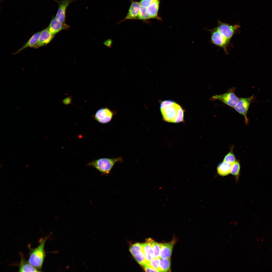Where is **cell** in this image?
I'll use <instances>...</instances> for the list:
<instances>
[{
	"instance_id": "obj_1",
	"label": "cell",
	"mask_w": 272,
	"mask_h": 272,
	"mask_svg": "<svg viewBox=\"0 0 272 272\" xmlns=\"http://www.w3.org/2000/svg\"><path fill=\"white\" fill-rule=\"evenodd\" d=\"M160 110L163 120L165 121L176 123L184 121V110L173 100H166L162 101Z\"/></svg>"
},
{
	"instance_id": "obj_2",
	"label": "cell",
	"mask_w": 272,
	"mask_h": 272,
	"mask_svg": "<svg viewBox=\"0 0 272 272\" xmlns=\"http://www.w3.org/2000/svg\"><path fill=\"white\" fill-rule=\"evenodd\" d=\"M48 238L47 236L42 239L38 246L35 248H32L28 246L29 252L28 261L32 266L41 271L46 256L45 245Z\"/></svg>"
},
{
	"instance_id": "obj_3",
	"label": "cell",
	"mask_w": 272,
	"mask_h": 272,
	"mask_svg": "<svg viewBox=\"0 0 272 272\" xmlns=\"http://www.w3.org/2000/svg\"><path fill=\"white\" fill-rule=\"evenodd\" d=\"M123 161V159L121 157L113 158H102L92 161L88 165L94 168L101 174L107 175L110 173L115 163Z\"/></svg>"
},
{
	"instance_id": "obj_4",
	"label": "cell",
	"mask_w": 272,
	"mask_h": 272,
	"mask_svg": "<svg viewBox=\"0 0 272 272\" xmlns=\"http://www.w3.org/2000/svg\"><path fill=\"white\" fill-rule=\"evenodd\" d=\"M235 88L229 89L226 92L220 95H215L210 99L211 100H218L229 106L233 108L236 105L239 98L234 92Z\"/></svg>"
},
{
	"instance_id": "obj_5",
	"label": "cell",
	"mask_w": 272,
	"mask_h": 272,
	"mask_svg": "<svg viewBox=\"0 0 272 272\" xmlns=\"http://www.w3.org/2000/svg\"><path fill=\"white\" fill-rule=\"evenodd\" d=\"M254 96L253 95L249 97L239 98L236 105L233 108L235 110L244 117L245 122L246 124H248L249 121L247 114Z\"/></svg>"
},
{
	"instance_id": "obj_6",
	"label": "cell",
	"mask_w": 272,
	"mask_h": 272,
	"mask_svg": "<svg viewBox=\"0 0 272 272\" xmlns=\"http://www.w3.org/2000/svg\"><path fill=\"white\" fill-rule=\"evenodd\" d=\"M240 27L238 24L231 25L218 20L217 29L226 39L230 41Z\"/></svg>"
},
{
	"instance_id": "obj_7",
	"label": "cell",
	"mask_w": 272,
	"mask_h": 272,
	"mask_svg": "<svg viewBox=\"0 0 272 272\" xmlns=\"http://www.w3.org/2000/svg\"><path fill=\"white\" fill-rule=\"evenodd\" d=\"M116 113L107 107L98 109L94 116L95 119L99 123L105 124L110 122Z\"/></svg>"
},
{
	"instance_id": "obj_8",
	"label": "cell",
	"mask_w": 272,
	"mask_h": 272,
	"mask_svg": "<svg viewBox=\"0 0 272 272\" xmlns=\"http://www.w3.org/2000/svg\"><path fill=\"white\" fill-rule=\"evenodd\" d=\"M210 31L211 42L215 45L226 50L230 41L220 32L216 27Z\"/></svg>"
},
{
	"instance_id": "obj_9",
	"label": "cell",
	"mask_w": 272,
	"mask_h": 272,
	"mask_svg": "<svg viewBox=\"0 0 272 272\" xmlns=\"http://www.w3.org/2000/svg\"><path fill=\"white\" fill-rule=\"evenodd\" d=\"M56 1L58 4V8L55 17L60 22L65 23L66 9L70 4L74 1V0H61Z\"/></svg>"
},
{
	"instance_id": "obj_10",
	"label": "cell",
	"mask_w": 272,
	"mask_h": 272,
	"mask_svg": "<svg viewBox=\"0 0 272 272\" xmlns=\"http://www.w3.org/2000/svg\"><path fill=\"white\" fill-rule=\"evenodd\" d=\"M69 27L65 23L61 22L53 17L47 28L51 33L55 35L61 30L68 29Z\"/></svg>"
},
{
	"instance_id": "obj_11",
	"label": "cell",
	"mask_w": 272,
	"mask_h": 272,
	"mask_svg": "<svg viewBox=\"0 0 272 272\" xmlns=\"http://www.w3.org/2000/svg\"><path fill=\"white\" fill-rule=\"evenodd\" d=\"M54 36L55 35L51 33L47 27L41 31L39 41L35 48L47 45L51 41Z\"/></svg>"
},
{
	"instance_id": "obj_12",
	"label": "cell",
	"mask_w": 272,
	"mask_h": 272,
	"mask_svg": "<svg viewBox=\"0 0 272 272\" xmlns=\"http://www.w3.org/2000/svg\"><path fill=\"white\" fill-rule=\"evenodd\" d=\"M176 240L173 239L170 242L162 244L160 250L159 258L161 259L170 258Z\"/></svg>"
},
{
	"instance_id": "obj_13",
	"label": "cell",
	"mask_w": 272,
	"mask_h": 272,
	"mask_svg": "<svg viewBox=\"0 0 272 272\" xmlns=\"http://www.w3.org/2000/svg\"><path fill=\"white\" fill-rule=\"evenodd\" d=\"M140 7V2L132 1L126 16L119 22L126 20L136 19L139 14Z\"/></svg>"
},
{
	"instance_id": "obj_14",
	"label": "cell",
	"mask_w": 272,
	"mask_h": 272,
	"mask_svg": "<svg viewBox=\"0 0 272 272\" xmlns=\"http://www.w3.org/2000/svg\"><path fill=\"white\" fill-rule=\"evenodd\" d=\"M20 260L19 265V272H41L32 266L25 259L23 255L20 252Z\"/></svg>"
},
{
	"instance_id": "obj_15",
	"label": "cell",
	"mask_w": 272,
	"mask_h": 272,
	"mask_svg": "<svg viewBox=\"0 0 272 272\" xmlns=\"http://www.w3.org/2000/svg\"><path fill=\"white\" fill-rule=\"evenodd\" d=\"M40 33L41 31L34 34L20 49L15 52V54L18 53L28 47L35 48L39 41Z\"/></svg>"
},
{
	"instance_id": "obj_16",
	"label": "cell",
	"mask_w": 272,
	"mask_h": 272,
	"mask_svg": "<svg viewBox=\"0 0 272 272\" xmlns=\"http://www.w3.org/2000/svg\"><path fill=\"white\" fill-rule=\"evenodd\" d=\"M232 164L223 161L220 163L217 167L218 174L222 176H225L230 173Z\"/></svg>"
},
{
	"instance_id": "obj_17",
	"label": "cell",
	"mask_w": 272,
	"mask_h": 272,
	"mask_svg": "<svg viewBox=\"0 0 272 272\" xmlns=\"http://www.w3.org/2000/svg\"><path fill=\"white\" fill-rule=\"evenodd\" d=\"M143 249L147 263L154 258L153 249L151 245L147 242L143 244Z\"/></svg>"
},
{
	"instance_id": "obj_18",
	"label": "cell",
	"mask_w": 272,
	"mask_h": 272,
	"mask_svg": "<svg viewBox=\"0 0 272 272\" xmlns=\"http://www.w3.org/2000/svg\"><path fill=\"white\" fill-rule=\"evenodd\" d=\"M170 258L160 259L159 270V272L171 271Z\"/></svg>"
},
{
	"instance_id": "obj_19",
	"label": "cell",
	"mask_w": 272,
	"mask_h": 272,
	"mask_svg": "<svg viewBox=\"0 0 272 272\" xmlns=\"http://www.w3.org/2000/svg\"><path fill=\"white\" fill-rule=\"evenodd\" d=\"M146 242L150 243L152 246L154 250V258H159L160 249L162 244L157 243L151 238L147 239Z\"/></svg>"
},
{
	"instance_id": "obj_20",
	"label": "cell",
	"mask_w": 272,
	"mask_h": 272,
	"mask_svg": "<svg viewBox=\"0 0 272 272\" xmlns=\"http://www.w3.org/2000/svg\"><path fill=\"white\" fill-rule=\"evenodd\" d=\"M133 256L136 260L142 266L147 263L143 250L137 252Z\"/></svg>"
},
{
	"instance_id": "obj_21",
	"label": "cell",
	"mask_w": 272,
	"mask_h": 272,
	"mask_svg": "<svg viewBox=\"0 0 272 272\" xmlns=\"http://www.w3.org/2000/svg\"><path fill=\"white\" fill-rule=\"evenodd\" d=\"M240 161L236 160L232 164L231 167L230 173L235 176L238 179L240 174Z\"/></svg>"
},
{
	"instance_id": "obj_22",
	"label": "cell",
	"mask_w": 272,
	"mask_h": 272,
	"mask_svg": "<svg viewBox=\"0 0 272 272\" xmlns=\"http://www.w3.org/2000/svg\"><path fill=\"white\" fill-rule=\"evenodd\" d=\"M143 250V244L139 243L134 244L130 247L129 251L133 256L137 252Z\"/></svg>"
},
{
	"instance_id": "obj_23",
	"label": "cell",
	"mask_w": 272,
	"mask_h": 272,
	"mask_svg": "<svg viewBox=\"0 0 272 272\" xmlns=\"http://www.w3.org/2000/svg\"><path fill=\"white\" fill-rule=\"evenodd\" d=\"M232 148L230 151L224 157L223 161L233 164L236 160L235 156L233 152Z\"/></svg>"
},
{
	"instance_id": "obj_24",
	"label": "cell",
	"mask_w": 272,
	"mask_h": 272,
	"mask_svg": "<svg viewBox=\"0 0 272 272\" xmlns=\"http://www.w3.org/2000/svg\"><path fill=\"white\" fill-rule=\"evenodd\" d=\"M160 258H154L146 264L150 267L154 269L158 270L159 271Z\"/></svg>"
},
{
	"instance_id": "obj_25",
	"label": "cell",
	"mask_w": 272,
	"mask_h": 272,
	"mask_svg": "<svg viewBox=\"0 0 272 272\" xmlns=\"http://www.w3.org/2000/svg\"><path fill=\"white\" fill-rule=\"evenodd\" d=\"M142 266L145 271L146 272H159L158 270L152 268L147 264Z\"/></svg>"
},
{
	"instance_id": "obj_26",
	"label": "cell",
	"mask_w": 272,
	"mask_h": 272,
	"mask_svg": "<svg viewBox=\"0 0 272 272\" xmlns=\"http://www.w3.org/2000/svg\"><path fill=\"white\" fill-rule=\"evenodd\" d=\"M62 103L65 105L71 104L72 103L71 97H69L65 98L63 100Z\"/></svg>"
},
{
	"instance_id": "obj_27",
	"label": "cell",
	"mask_w": 272,
	"mask_h": 272,
	"mask_svg": "<svg viewBox=\"0 0 272 272\" xmlns=\"http://www.w3.org/2000/svg\"><path fill=\"white\" fill-rule=\"evenodd\" d=\"M112 40L111 39H109L105 41L104 44L107 47H110L112 46Z\"/></svg>"
}]
</instances>
